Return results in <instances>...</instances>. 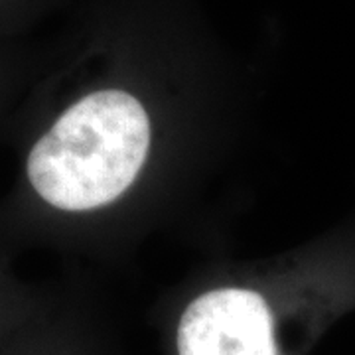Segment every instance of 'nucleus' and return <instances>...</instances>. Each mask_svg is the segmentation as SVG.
Instances as JSON below:
<instances>
[{
    "label": "nucleus",
    "mask_w": 355,
    "mask_h": 355,
    "mask_svg": "<svg viewBox=\"0 0 355 355\" xmlns=\"http://www.w3.org/2000/svg\"><path fill=\"white\" fill-rule=\"evenodd\" d=\"M148 146L150 121L139 99L97 91L71 105L32 146L28 178L58 209H97L128 190Z\"/></svg>",
    "instance_id": "nucleus-1"
},
{
    "label": "nucleus",
    "mask_w": 355,
    "mask_h": 355,
    "mask_svg": "<svg viewBox=\"0 0 355 355\" xmlns=\"http://www.w3.org/2000/svg\"><path fill=\"white\" fill-rule=\"evenodd\" d=\"M178 355H277L265 298L247 288L202 294L182 314Z\"/></svg>",
    "instance_id": "nucleus-2"
}]
</instances>
